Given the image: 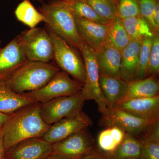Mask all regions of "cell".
Here are the masks:
<instances>
[{"label": "cell", "mask_w": 159, "mask_h": 159, "mask_svg": "<svg viewBox=\"0 0 159 159\" xmlns=\"http://www.w3.org/2000/svg\"><path fill=\"white\" fill-rule=\"evenodd\" d=\"M40 105L39 102H34L10 115L3 129L6 151L24 140L43 136L51 125L41 116Z\"/></svg>", "instance_id": "1"}, {"label": "cell", "mask_w": 159, "mask_h": 159, "mask_svg": "<svg viewBox=\"0 0 159 159\" xmlns=\"http://www.w3.org/2000/svg\"><path fill=\"white\" fill-rule=\"evenodd\" d=\"M47 27L77 51L84 43L77 31L75 15L68 4L61 0L44 4L39 9Z\"/></svg>", "instance_id": "2"}, {"label": "cell", "mask_w": 159, "mask_h": 159, "mask_svg": "<svg viewBox=\"0 0 159 159\" xmlns=\"http://www.w3.org/2000/svg\"><path fill=\"white\" fill-rule=\"evenodd\" d=\"M60 70L50 62L28 61L10 74L6 83L11 90L22 94L41 88Z\"/></svg>", "instance_id": "3"}, {"label": "cell", "mask_w": 159, "mask_h": 159, "mask_svg": "<svg viewBox=\"0 0 159 159\" xmlns=\"http://www.w3.org/2000/svg\"><path fill=\"white\" fill-rule=\"evenodd\" d=\"M53 45V59L58 67L83 85L85 81V70L83 59L66 41L47 27Z\"/></svg>", "instance_id": "4"}, {"label": "cell", "mask_w": 159, "mask_h": 159, "mask_svg": "<svg viewBox=\"0 0 159 159\" xmlns=\"http://www.w3.org/2000/svg\"><path fill=\"white\" fill-rule=\"evenodd\" d=\"M84 62L85 81L81 91L86 100H93L98 104V111L103 113L109 108L99 85V72L96 51L84 43L80 50Z\"/></svg>", "instance_id": "5"}, {"label": "cell", "mask_w": 159, "mask_h": 159, "mask_svg": "<svg viewBox=\"0 0 159 159\" xmlns=\"http://www.w3.org/2000/svg\"><path fill=\"white\" fill-rule=\"evenodd\" d=\"M82 87L81 84L60 70L41 88L23 94L35 102L43 103L58 97L75 95L81 92Z\"/></svg>", "instance_id": "6"}, {"label": "cell", "mask_w": 159, "mask_h": 159, "mask_svg": "<svg viewBox=\"0 0 159 159\" xmlns=\"http://www.w3.org/2000/svg\"><path fill=\"white\" fill-rule=\"evenodd\" d=\"M23 51L29 61L49 62L53 59V45L46 29L26 30L19 34Z\"/></svg>", "instance_id": "7"}, {"label": "cell", "mask_w": 159, "mask_h": 159, "mask_svg": "<svg viewBox=\"0 0 159 159\" xmlns=\"http://www.w3.org/2000/svg\"><path fill=\"white\" fill-rule=\"evenodd\" d=\"M81 92L72 96L58 97L41 103L40 113L44 122L51 125L82 111L85 102Z\"/></svg>", "instance_id": "8"}, {"label": "cell", "mask_w": 159, "mask_h": 159, "mask_svg": "<svg viewBox=\"0 0 159 159\" xmlns=\"http://www.w3.org/2000/svg\"><path fill=\"white\" fill-rule=\"evenodd\" d=\"M101 115L99 121L100 126L105 128L116 126L134 136L145 132L159 121L139 118L116 107L108 108Z\"/></svg>", "instance_id": "9"}, {"label": "cell", "mask_w": 159, "mask_h": 159, "mask_svg": "<svg viewBox=\"0 0 159 159\" xmlns=\"http://www.w3.org/2000/svg\"><path fill=\"white\" fill-rule=\"evenodd\" d=\"M97 147L95 139L88 128L52 144L53 153L66 159H80Z\"/></svg>", "instance_id": "10"}, {"label": "cell", "mask_w": 159, "mask_h": 159, "mask_svg": "<svg viewBox=\"0 0 159 159\" xmlns=\"http://www.w3.org/2000/svg\"><path fill=\"white\" fill-rule=\"evenodd\" d=\"M93 124L92 119L82 111L51 125L43 138L52 145L73 134L86 129Z\"/></svg>", "instance_id": "11"}, {"label": "cell", "mask_w": 159, "mask_h": 159, "mask_svg": "<svg viewBox=\"0 0 159 159\" xmlns=\"http://www.w3.org/2000/svg\"><path fill=\"white\" fill-rule=\"evenodd\" d=\"M53 152L52 145L42 138H33L19 142L7 149L8 159H45Z\"/></svg>", "instance_id": "12"}, {"label": "cell", "mask_w": 159, "mask_h": 159, "mask_svg": "<svg viewBox=\"0 0 159 159\" xmlns=\"http://www.w3.org/2000/svg\"><path fill=\"white\" fill-rule=\"evenodd\" d=\"M28 61L17 35L0 50V77L6 79Z\"/></svg>", "instance_id": "13"}, {"label": "cell", "mask_w": 159, "mask_h": 159, "mask_svg": "<svg viewBox=\"0 0 159 159\" xmlns=\"http://www.w3.org/2000/svg\"><path fill=\"white\" fill-rule=\"evenodd\" d=\"M75 19L78 34L83 41L95 51H98L107 39L108 24L94 22L75 15Z\"/></svg>", "instance_id": "14"}, {"label": "cell", "mask_w": 159, "mask_h": 159, "mask_svg": "<svg viewBox=\"0 0 159 159\" xmlns=\"http://www.w3.org/2000/svg\"><path fill=\"white\" fill-rule=\"evenodd\" d=\"M114 107L142 119L159 120V96L124 100Z\"/></svg>", "instance_id": "15"}, {"label": "cell", "mask_w": 159, "mask_h": 159, "mask_svg": "<svg viewBox=\"0 0 159 159\" xmlns=\"http://www.w3.org/2000/svg\"><path fill=\"white\" fill-rule=\"evenodd\" d=\"M96 55L99 74L120 78L121 51L106 41Z\"/></svg>", "instance_id": "16"}, {"label": "cell", "mask_w": 159, "mask_h": 159, "mask_svg": "<svg viewBox=\"0 0 159 159\" xmlns=\"http://www.w3.org/2000/svg\"><path fill=\"white\" fill-rule=\"evenodd\" d=\"M99 85L109 108L116 106L124 99L128 83L121 78L99 74Z\"/></svg>", "instance_id": "17"}, {"label": "cell", "mask_w": 159, "mask_h": 159, "mask_svg": "<svg viewBox=\"0 0 159 159\" xmlns=\"http://www.w3.org/2000/svg\"><path fill=\"white\" fill-rule=\"evenodd\" d=\"M142 40H131L122 52L120 77L129 83L135 80Z\"/></svg>", "instance_id": "18"}, {"label": "cell", "mask_w": 159, "mask_h": 159, "mask_svg": "<svg viewBox=\"0 0 159 159\" xmlns=\"http://www.w3.org/2000/svg\"><path fill=\"white\" fill-rule=\"evenodd\" d=\"M34 102L30 97L11 90L6 84V80H0V112L11 115Z\"/></svg>", "instance_id": "19"}, {"label": "cell", "mask_w": 159, "mask_h": 159, "mask_svg": "<svg viewBox=\"0 0 159 159\" xmlns=\"http://www.w3.org/2000/svg\"><path fill=\"white\" fill-rule=\"evenodd\" d=\"M159 93L158 76L145 77L128 83L126 96L122 101L137 98L156 97L159 96Z\"/></svg>", "instance_id": "20"}, {"label": "cell", "mask_w": 159, "mask_h": 159, "mask_svg": "<svg viewBox=\"0 0 159 159\" xmlns=\"http://www.w3.org/2000/svg\"><path fill=\"white\" fill-rule=\"evenodd\" d=\"M137 139L141 144V159H159V121Z\"/></svg>", "instance_id": "21"}, {"label": "cell", "mask_w": 159, "mask_h": 159, "mask_svg": "<svg viewBox=\"0 0 159 159\" xmlns=\"http://www.w3.org/2000/svg\"><path fill=\"white\" fill-rule=\"evenodd\" d=\"M141 146L136 137L130 134H125L121 144L112 152L103 153L107 159L140 158Z\"/></svg>", "instance_id": "22"}, {"label": "cell", "mask_w": 159, "mask_h": 159, "mask_svg": "<svg viewBox=\"0 0 159 159\" xmlns=\"http://www.w3.org/2000/svg\"><path fill=\"white\" fill-rule=\"evenodd\" d=\"M125 30L131 40H142L152 37L153 31L150 24L141 15L122 20Z\"/></svg>", "instance_id": "23"}, {"label": "cell", "mask_w": 159, "mask_h": 159, "mask_svg": "<svg viewBox=\"0 0 159 159\" xmlns=\"http://www.w3.org/2000/svg\"><path fill=\"white\" fill-rule=\"evenodd\" d=\"M125 134L124 130L116 126L105 128L98 135L97 147L104 153L112 152L121 144Z\"/></svg>", "instance_id": "24"}, {"label": "cell", "mask_w": 159, "mask_h": 159, "mask_svg": "<svg viewBox=\"0 0 159 159\" xmlns=\"http://www.w3.org/2000/svg\"><path fill=\"white\" fill-rule=\"evenodd\" d=\"M107 40L121 52L130 42L122 19L116 16L108 24Z\"/></svg>", "instance_id": "25"}, {"label": "cell", "mask_w": 159, "mask_h": 159, "mask_svg": "<svg viewBox=\"0 0 159 159\" xmlns=\"http://www.w3.org/2000/svg\"><path fill=\"white\" fill-rule=\"evenodd\" d=\"M18 20L28 26L30 29L36 28L42 22H44L43 16L34 8L29 0H23L15 11Z\"/></svg>", "instance_id": "26"}, {"label": "cell", "mask_w": 159, "mask_h": 159, "mask_svg": "<svg viewBox=\"0 0 159 159\" xmlns=\"http://www.w3.org/2000/svg\"><path fill=\"white\" fill-rule=\"evenodd\" d=\"M68 4L74 14L77 17L103 25H107L110 22L100 17L92 7L83 0H78Z\"/></svg>", "instance_id": "27"}, {"label": "cell", "mask_w": 159, "mask_h": 159, "mask_svg": "<svg viewBox=\"0 0 159 159\" xmlns=\"http://www.w3.org/2000/svg\"><path fill=\"white\" fill-rule=\"evenodd\" d=\"M152 43L153 36L146 37L142 40L139 53L138 72L136 78L135 80H139L146 77L148 61Z\"/></svg>", "instance_id": "28"}, {"label": "cell", "mask_w": 159, "mask_h": 159, "mask_svg": "<svg viewBox=\"0 0 159 159\" xmlns=\"http://www.w3.org/2000/svg\"><path fill=\"white\" fill-rule=\"evenodd\" d=\"M103 19L110 22L117 16V6L109 0H83Z\"/></svg>", "instance_id": "29"}, {"label": "cell", "mask_w": 159, "mask_h": 159, "mask_svg": "<svg viewBox=\"0 0 159 159\" xmlns=\"http://www.w3.org/2000/svg\"><path fill=\"white\" fill-rule=\"evenodd\" d=\"M159 74V31H153V43L151 51L146 77L158 76Z\"/></svg>", "instance_id": "30"}, {"label": "cell", "mask_w": 159, "mask_h": 159, "mask_svg": "<svg viewBox=\"0 0 159 159\" xmlns=\"http://www.w3.org/2000/svg\"><path fill=\"white\" fill-rule=\"evenodd\" d=\"M140 15L137 0H118L117 16L122 20Z\"/></svg>", "instance_id": "31"}, {"label": "cell", "mask_w": 159, "mask_h": 159, "mask_svg": "<svg viewBox=\"0 0 159 159\" xmlns=\"http://www.w3.org/2000/svg\"><path fill=\"white\" fill-rule=\"evenodd\" d=\"M140 13L148 21L153 31H159L154 21L153 14L157 0H137Z\"/></svg>", "instance_id": "32"}, {"label": "cell", "mask_w": 159, "mask_h": 159, "mask_svg": "<svg viewBox=\"0 0 159 159\" xmlns=\"http://www.w3.org/2000/svg\"><path fill=\"white\" fill-rule=\"evenodd\" d=\"M80 159H107L105 154L101 151L99 150L98 147L88 155Z\"/></svg>", "instance_id": "33"}, {"label": "cell", "mask_w": 159, "mask_h": 159, "mask_svg": "<svg viewBox=\"0 0 159 159\" xmlns=\"http://www.w3.org/2000/svg\"><path fill=\"white\" fill-rule=\"evenodd\" d=\"M153 17L154 21L157 29H159V0H157L154 10Z\"/></svg>", "instance_id": "34"}, {"label": "cell", "mask_w": 159, "mask_h": 159, "mask_svg": "<svg viewBox=\"0 0 159 159\" xmlns=\"http://www.w3.org/2000/svg\"><path fill=\"white\" fill-rule=\"evenodd\" d=\"M10 115L2 113L0 112V133L3 130L4 125L7 121V119H9Z\"/></svg>", "instance_id": "35"}, {"label": "cell", "mask_w": 159, "mask_h": 159, "mask_svg": "<svg viewBox=\"0 0 159 159\" xmlns=\"http://www.w3.org/2000/svg\"><path fill=\"white\" fill-rule=\"evenodd\" d=\"M5 147H4V141H3V130L0 133V159L2 158L5 154Z\"/></svg>", "instance_id": "36"}, {"label": "cell", "mask_w": 159, "mask_h": 159, "mask_svg": "<svg viewBox=\"0 0 159 159\" xmlns=\"http://www.w3.org/2000/svg\"><path fill=\"white\" fill-rule=\"evenodd\" d=\"M45 159H66L58 155L57 154L53 153L52 152V153L48 157L46 158Z\"/></svg>", "instance_id": "37"}, {"label": "cell", "mask_w": 159, "mask_h": 159, "mask_svg": "<svg viewBox=\"0 0 159 159\" xmlns=\"http://www.w3.org/2000/svg\"><path fill=\"white\" fill-rule=\"evenodd\" d=\"M61 1H62V2L67 3V4H70V3L78 1V0H61Z\"/></svg>", "instance_id": "38"}, {"label": "cell", "mask_w": 159, "mask_h": 159, "mask_svg": "<svg viewBox=\"0 0 159 159\" xmlns=\"http://www.w3.org/2000/svg\"><path fill=\"white\" fill-rule=\"evenodd\" d=\"M109 1H111V2H113L114 3V4H116V5L117 3H118V0H109Z\"/></svg>", "instance_id": "39"}, {"label": "cell", "mask_w": 159, "mask_h": 159, "mask_svg": "<svg viewBox=\"0 0 159 159\" xmlns=\"http://www.w3.org/2000/svg\"><path fill=\"white\" fill-rule=\"evenodd\" d=\"M2 41L0 40V50L2 48V46H1V45H2Z\"/></svg>", "instance_id": "40"}, {"label": "cell", "mask_w": 159, "mask_h": 159, "mask_svg": "<svg viewBox=\"0 0 159 159\" xmlns=\"http://www.w3.org/2000/svg\"><path fill=\"white\" fill-rule=\"evenodd\" d=\"M2 159H7V158L5 156V155L4 156V157H3L2 158Z\"/></svg>", "instance_id": "41"}, {"label": "cell", "mask_w": 159, "mask_h": 159, "mask_svg": "<svg viewBox=\"0 0 159 159\" xmlns=\"http://www.w3.org/2000/svg\"><path fill=\"white\" fill-rule=\"evenodd\" d=\"M37 1H39V2H43V1H44V0H37Z\"/></svg>", "instance_id": "42"}, {"label": "cell", "mask_w": 159, "mask_h": 159, "mask_svg": "<svg viewBox=\"0 0 159 159\" xmlns=\"http://www.w3.org/2000/svg\"><path fill=\"white\" fill-rule=\"evenodd\" d=\"M6 80V79H3V78H0V80Z\"/></svg>", "instance_id": "43"}, {"label": "cell", "mask_w": 159, "mask_h": 159, "mask_svg": "<svg viewBox=\"0 0 159 159\" xmlns=\"http://www.w3.org/2000/svg\"><path fill=\"white\" fill-rule=\"evenodd\" d=\"M141 159L140 158H132V159Z\"/></svg>", "instance_id": "44"}]
</instances>
